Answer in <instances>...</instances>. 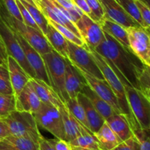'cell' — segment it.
Returning a JSON list of instances; mask_svg holds the SVG:
<instances>
[{
    "mask_svg": "<svg viewBox=\"0 0 150 150\" xmlns=\"http://www.w3.org/2000/svg\"><path fill=\"white\" fill-rule=\"evenodd\" d=\"M60 113L62 117L63 125H64V133H65V141L70 142L81 134L84 130H88L82 124H81L71 114L65 105H62L59 108ZM91 132V131H90ZM94 134V133H93Z\"/></svg>",
    "mask_w": 150,
    "mask_h": 150,
    "instance_id": "cell-19",
    "label": "cell"
},
{
    "mask_svg": "<svg viewBox=\"0 0 150 150\" xmlns=\"http://www.w3.org/2000/svg\"><path fill=\"white\" fill-rule=\"evenodd\" d=\"M94 135L98 142L99 149L101 150H112L121 143L119 138L105 122Z\"/></svg>",
    "mask_w": 150,
    "mask_h": 150,
    "instance_id": "cell-24",
    "label": "cell"
},
{
    "mask_svg": "<svg viewBox=\"0 0 150 150\" xmlns=\"http://www.w3.org/2000/svg\"><path fill=\"white\" fill-rule=\"evenodd\" d=\"M73 150H91V149H81V148H76V147H73ZM97 150H101V149H97Z\"/></svg>",
    "mask_w": 150,
    "mask_h": 150,
    "instance_id": "cell-47",
    "label": "cell"
},
{
    "mask_svg": "<svg viewBox=\"0 0 150 150\" xmlns=\"http://www.w3.org/2000/svg\"><path fill=\"white\" fill-rule=\"evenodd\" d=\"M15 110H16V96L0 94V119L7 117Z\"/></svg>",
    "mask_w": 150,
    "mask_h": 150,
    "instance_id": "cell-32",
    "label": "cell"
},
{
    "mask_svg": "<svg viewBox=\"0 0 150 150\" xmlns=\"http://www.w3.org/2000/svg\"><path fill=\"white\" fill-rule=\"evenodd\" d=\"M9 135H10V133L8 127L6 123L3 121L2 119H0V140H2Z\"/></svg>",
    "mask_w": 150,
    "mask_h": 150,
    "instance_id": "cell-45",
    "label": "cell"
},
{
    "mask_svg": "<svg viewBox=\"0 0 150 150\" xmlns=\"http://www.w3.org/2000/svg\"><path fill=\"white\" fill-rule=\"evenodd\" d=\"M69 143L72 147L91 150L100 149L95 135L87 130H83L81 134Z\"/></svg>",
    "mask_w": 150,
    "mask_h": 150,
    "instance_id": "cell-27",
    "label": "cell"
},
{
    "mask_svg": "<svg viewBox=\"0 0 150 150\" xmlns=\"http://www.w3.org/2000/svg\"><path fill=\"white\" fill-rule=\"evenodd\" d=\"M21 1H26V2L29 3V4H32V5H33V6H35V7H38V8L40 10L39 7H38V4H37L36 1H35V0H21Z\"/></svg>",
    "mask_w": 150,
    "mask_h": 150,
    "instance_id": "cell-46",
    "label": "cell"
},
{
    "mask_svg": "<svg viewBox=\"0 0 150 150\" xmlns=\"http://www.w3.org/2000/svg\"><path fill=\"white\" fill-rule=\"evenodd\" d=\"M89 51H90L92 58L94 59L96 64L99 67L101 73L103 76L104 79L106 81L111 89H112L113 92L115 94L117 100H118L119 105H120V109H121L122 114L127 119L133 133V131H135L137 129H139L140 127H139V124L135 119L128 105L124 84L120 80V79L117 77V76L113 71L112 69L107 64L102 56L100 55L95 50H89Z\"/></svg>",
    "mask_w": 150,
    "mask_h": 150,
    "instance_id": "cell-2",
    "label": "cell"
},
{
    "mask_svg": "<svg viewBox=\"0 0 150 150\" xmlns=\"http://www.w3.org/2000/svg\"><path fill=\"white\" fill-rule=\"evenodd\" d=\"M105 122L121 142L127 140L133 136L131 127L127 119L123 114L115 112L111 117L106 119Z\"/></svg>",
    "mask_w": 150,
    "mask_h": 150,
    "instance_id": "cell-21",
    "label": "cell"
},
{
    "mask_svg": "<svg viewBox=\"0 0 150 150\" xmlns=\"http://www.w3.org/2000/svg\"><path fill=\"white\" fill-rule=\"evenodd\" d=\"M99 24L104 32L108 34L124 46L129 47L128 35L126 28L106 17H104Z\"/></svg>",
    "mask_w": 150,
    "mask_h": 150,
    "instance_id": "cell-23",
    "label": "cell"
},
{
    "mask_svg": "<svg viewBox=\"0 0 150 150\" xmlns=\"http://www.w3.org/2000/svg\"><path fill=\"white\" fill-rule=\"evenodd\" d=\"M102 56L124 86L139 89V79L146 64L131 51L104 32L102 42L95 48Z\"/></svg>",
    "mask_w": 150,
    "mask_h": 150,
    "instance_id": "cell-1",
    "label": "cell"
},
{
    "mask_svg": "<svg viewBox=\"0 0 150 150\" xmlns=\"http://www.w3.org/2000/svg\"><path fill=\"white\" fill-rule=\"evenodd\" d=\"M42 58L48 75L50 86L53 88L64 104L69 99L64 86L65 59L63 58L54 50L42 55Z\"/></svg>",
    "mask_w": 150,
    "mask_h": 150,
    "instance_id": "cell-3",
    "label": "cell"
},
{
    "mask_svg": "<svg viewBox=\"0 0 150 150\" xmlns=\"http://www.w3.org/2000/svg\"><path fill=\"white\" fill-rule=\"evenodd\" d=\"M136 6L139 10L142 18L146 26V29H149L150 26V9L149 6L145 4L142 0H134Z\"/></svg>",
    "mask_w": 150,
    "mask_h": 150,
    "instance_id": "cell-38",
    "label": "cell"
},
{
    "mask_svg": "<svg viewBox=\"0 0 150 150\" xmlns=\"http://www.w3.org/2000/svg\"><path fill=\"white\" fill-rule=\"evenodd\" d=\"M67 45H68L67 59L73 65L98 79L104 80L103 76L98 64L92 58L89 50L70 41H67Z\"/></svg>",
    "mask_w": 150,
    "mask_h": 150,
    "instance_id": "cell-8",
    "label": "cell"
},
{
    "mask_svg": "<svg viewBox=\"0 0 150 150\" xmlns=\"http://www.w3.org/2000/svg\"><path fill=\"white\" fill-rule=\"evenodd\" d=\"M73 4L76 6H77L84 14L87 15L89 18H91L92 13H91V10L89 9V6H88L87 3H86V0H72Z\"/></svg>",
    "mask_w": 150,
    "mask_h": 150,
    "instance_id": "cell-42",
    "label": "cell"
},
{
    "mask_svg": "<svg viewBox=\"0 0 150 150\" xmlns=\"http://www.w3.org/2000/svg\"><path fill=\"white\" fill-rule=\"evenodd\" d=\"M2 2L5 7L6 10L10 13V16H13L17 20L23 22L22 16L21 15L20 10H19L16 0H2Z\"/></svg>",
    "mask_w": 150,
    "mask_h": 150,
    "instance_id": "cell-40",
    "label": "cell"
},
{
    "mask_svg": "<svg viewBox=\"0 0 150 150\" xmlns=\"http://www.w3.org/2000/svg\"><path fill=\"white\" fill-rule=\"evenodd\" d=\"M122 8L142 27L146 29L134 0H116Z\"/></svg>",
    "mask_w": 150,
    "mask_h": 150,
    "instance_id": "cell-30",
    "label": "cell"
},
{
    "mask_svg": "<svg viewBox=\"0 0 150 150\" xmlns=\"http://www.w3.org/2000/svg\"><path fill=\"white\" fill-rule=\"evenodd\" d=\"M0 94L14 95L7 67L0 64Z\"/></svg>",
    "mask_w": 150,
    "mask_h": 150,
    "instance_id": "cell-33",
    "label": "cell"
},
{
    "mask_svg": "<svg viewBox=\"0 0 150 150\" xmlns=\"http://www.w3.org/2000/svg\"><path fill=\"white\" fill-rule=\"evenodd\" d=\"M38 150H56L53 145L51 144L49 140L45 139L43 136L40 139L38 142Z\"/></svg>",
    "mask_w": 150,
    "mask_h": 150,
    "instance_id": "cell-44",
    "label": "cell"
},
{
    "mask_svg": "<svg viewBox=\"0 0 150 150\" xmlns=\"http://www.w3.org/2000/svg\"><path fill=\"white\" fill-rule=\"evenodd\" d=\"M35 1H36L37 4L38 5V7H39L40 10V0H35Z\"/></svg>",
    "mask_w": 150,
    "mask_h": 150,
    "instance_id": "cell-48",
    "label": "cell"
},
{
    "mask_svg": "<svg viewBox=\"0 0 150 150\" xmlns=\"http://www.w3.org/2000/svg\"><path fill=\"white\" fill-rule=\"evenodd\" d=\"M21 2L23 4V6L26 7V10L29 11V13L32 16V18L34 19L35 22L37 23L38 27L41 30V32L45 35L47 32V28H48V20H47L45 15L38 7H35V6L32 5V4H29V3L26 2L24 1H21Z\"/></svg>",
    "mask_w": 150,
    "mask_h": 150,
    "instance_id": "cell-29",
    "label": "cell"
},
{
    "mask_svg": "<svg viewBox=\"0 0 150 150\" xmlns=\"http://www.w3.org/2000/svg\"><path fill=\"white\" fill-rule=\"evenodd\" d=\"M40 10L47 18L65 26L75 35L81 38L75 23L72 22L56 5L54 0H40Z\"/></svg>",
    "mask_w": 150,
    "mask_h": 150,
    "instance_id": "cell-14",
    "label": "cell"
},
{
    "mask_svg": "<svg viewBox=\"0 0 150 150\" xmlns=\"http://www.w3.org/2000/svg\"><path fill=\"white\" fill-rule=\"evenodd\" d=\"M38 142L30 138L9 135L0 140V150H38Z\"/></svg>",
    "mask_w": 150,
    "mask_h": 150,
    "instance_id": "cell-22",
    "label": "cell"
},
{
    "mask_svg": "<svg viewBox=\"0 0 150 150\" xmlns=\"http://www.w3.org/2000/svg\"><path fill=\"white\" fill-rule=\"evenodd\" d=\"M89 50L95 49L103 40L104 32L98 23L83 13L75 23Z\"/></svg>",
    "mask_w": 150,
    "mask_h": 150,
    "instance_id": "cell-10",
    "label": "cell"
},
{
    "mask_svg": "<svg viewBox=\"0 0 150 150\" xmlns=\"http://www.w3.org/2000/svg\"><path fill=\"white\" fill-rule=\"evenodd\" d=\"M29 81L32 83L41 102L53 105L57 108H59L62 105H64L59 95L56 93L55 91L50 85L35 78H32Z\"/></svg>",
    "mask_w": 150,
    "mask_h": 150,
    "instance_id": "cell-18",
    "label": "cell"
},
{
    "mask_svg": "<svg viewBox=\"0 0 150 150\" xmlns=\"http://www.w3.org/2000/svg\"><path fill=\"white\" fill-rule=\"evenodd\" d=\"M112 150H140V144L133 135L132 137L119 144Z\"/></svg>",
    "mask_w": 150,
    "mask_h": 150,
    "instance_id": "cell-39",
    "label": "cell"
},
{
    "mask_svg": "<svg viewBox=\"0 0 150 150\" xmlns=\"http://www.w3.org/2000/svg\"><path fill=\"white\" fill-rule=\"evenodd\" d=\"M103 8L105 16L120 23L125 28L141 26L116 0H99Z\"/></svg>",
    "mask_w": 150,
    "mask_h": 150,
    "instance_id": "cell-13",
    "label": "cell"
},
{
    "mask_svg": "<svg viewBox=\"0 0 150 150\" xmlns=\"http://www.w3.org/2000/svg\"><path fill=\"white\" fill-rule=\"evenodd\" d=\"M33 115L38 127L51 133L56 139L65 140L62 117L59 108L41 102L40 106Z\"/></svg>",
    "mask_w": 150,
    "mask_h": 150,
    "instance_id": "cell-5",
    "label": "cell"
},
{
    "mask_svg": "<svg viewBox=\"0 0 150 150\" xmlns=\"http://www.w3.org/2000/svg\"><path fill=\"white\" fill-rule=\"evenodd\" d=\"M130 110L141 129H150V99L139 89L125 86Z\"/></svg>",
    "mask_w": 150,
    "mask_h": 150,
    "instance_id": "cell-6",
    "label": "cell"
},
{
    "mask_svg": "<svg viewBox=\"0 0 150 150\" xmlns=\"http://www.w3.org/2000/svg\"><path fill=\"white\" fill-rule=\"evenodd\" d=\"M88 6L91 10V18L99 23L105 16L103 8L99 0H86Z\"/></svg>",
    "mask_w": 150,
    "mask_h": 150,
    "instance_id": "cell-35",
    "label": "cell"
},
{
    "mask_svg": "<svg viewBox=\"0 0 150 150\" xmlns=\"http://www.w3.org/2000/svg\"><path fill=\"white\" fill-rule=\"evenodd\" d=\"M41 101L35 92L30 81L23 88L21 92L16 97V108L17 111L34 113L38 111Z\"/></svg>",
    "mask_w": 150,
    "mask_h": 150,
    "instance_id": "cell-17",
    "label": "cell"
},
{
    "mask_svg": "<svg viewBox=\"0 0 150 150\" xmlns=\"http://www.w3.org/2000/svg\"><path fill=\"white\" fill-rule=\"evenodd\" d=\"M65 106L70 111V114L81 123L86 128L89 130V124H88L87 120H86V114L83 111V107L81 106L79 102L76 98H69L67 102L64 103ZM91 131V130H90ZM92 132V131H91Z\"/></svg>",
    "mask_w": 150,
    "mask_h": 150,
    "instance_id": "cell-28",
    "label": "cell"
},
{
    "mask_svg": "<svg viewBox=\"0 0 150 150\" xmlns=\"http://www.w3.org/2000/svg\"><path fill=\"white\" fill-rule=\"evenodd\" d=\"M7 67L14 95L17 97L23 88L29 83L32 77L25 71L19 63L10 56L7 57Z\"/></svg>",
    "mask_w": 150,
    "mask_h": 150,
    "instance_id": "cell-16",
    "label": "cell"
},
{
    "mask_svg": "<svg viewBox=\"0 0 150 150\" xmlns=\"http://www.w3.org/2000/svg\"><path fill=\"white\" fill-rule=\"evenodd\" d=\"M150 66L146 65L139 79V90L150 99Z\"/></svg>",
    "mask_w": 150,
    "mask_h": 150,
    "instance_id": "cell-34",
    "label": "cell"
},
{
    "mask_svg": "<svg viewBox=\"0 0 150 150\" xmlns=\"http://www.w3.org/2000/svg\"><path fill=\"white\" fill-rule=\"evenodd\" d=\"M76 68L79 70L81 74L84 79L86 84L95 92L98 95H99L102 99H103L108 104H109L111 108L114 110V111L118 114H122L121 109L119 105L118 100L116 97L115 94L113 92L112 89L109 86L108 83L104 79H98L95 76H92L89 73L83 71L81 69L76 67Z\"/></svg>",
    "mask_w": 150,
    "mask_h": 150,
    "instance_id": "cell-11",
    "label": "cell"
},
{
    "mask_svg": "<svg viewBox=\"0 0 150 150\" xmlns=\"http://www.w3.org/2000/svg\"><path fill=\"white\" fill-rule=\"evenodd\" d=\"M1 119L7 125L12 136L30 138L37 142H39L42 137L39 127L32 113L15 110Z\"/></svg>",
    "mask_w": 150,
    "mask_h": 150,
    "instance_id": "cell-4",
    "label": "cell"
},
{
    "mask_svg": "<svg viewBox=\"0 0 150 150\" xmlns=\"http://www.w3.org/2000/svg\"><path fill=\"white\" fill-rule=\"evenodd\" d=\"M47 20H48V23H51V24L52 25V26H54L57 30H58L59 32L64 37V38H65L67 41H70V42H73V43L75 44H77V45H80V46L84 47V48H86V49L89 50V48H87V46L86 45V44H85L84 41L83 40V39H81V38L78 37L77 35H75V34L73 33V32H72L70 29H68L67 28H66L65 26H62V25L59 24V23L50 20V19L47 18Z\"/></svg>",
    "mask_w": 150,
    "mask_h": 150,
    "instance_id": "cell-31",
    "label": "cell"
},
{
    "mask_svg": "<svg viewBox=\"0 0 150 150\" xmlns=\"http://www.w3.org/2000/svg\"><path fill=\"white\" fill-rule=\"evenodd\" d=\"M7 57H8V54H7V50L4 46V42L0 38V64L1 65L7 67Z\"/></svg>",
    "mask_w": 150,
    "mask_h": 150,
    "instance_id": "cell-43",
    "label": "cell"
},
{
    "mask_svg": "<svg viewBox=\"0 0 150 150\" xmlns=\"http://www.w3.org/2000/svg\"><path fill=\"white\" fill-rule=\"evenodd\" d=\"M12 30L14 32L16 39H17L18 42H19L22 50H23L26 60L29 62V65L31 66L32 70L35 72V79H40V80L46 83L47 84L50 85V82L48 80L46 70H45V64H44L42 56L38 51H35L16 31L13 30V29H12Z\"/></svg>",
    "mask_w": 150,
    "mask_h": 150,
    "instance_id": "cell-12",
    "label": "cell"
},
{
    "mask_svg": "<svg viewBox=\"0 0 150 150\" xmlns=\"http://www.w3.org/2000/svg\"><path fill=\"white\" fill-rule=\"evenodd\" d=\"M0 38L4 42L8 56L14 58L31 77L35 79V72L26 60L23 50L16 39L14 32L4 21L1 16H0Z\"/></svg>",
    "mask_w": 150,
    "mask_h": 150,
    "instance_id": "cell-7",
    "label": "cell"
},
{
    "mask_svg": "<svg viewBox=\"0 0 150 150\" xmlns=\"http://www.w3.org/2000/svg\"><path fill=\"white\" fill-rule=\"evenodd\" d=\"M129 47L146 65L150 66V39L149 29L142 26L126 28Z\"/></svg>",
    "mask_w": 150,
    "mask_h": 150,
    "instance_id": "cell-9",
    "label": "cell"
},
{
    "mask_svg": "<svg viewBox=\"0 0 150 150\" xmlns=\"http://www.w3.org/2000/svg\"><path fill=\"white\" fill-rule=\"evenodd\" d=\"M56 150H73V147L68 142L62 139H52L49 140Z\"/></svg>",
    "mask_w": 150,
    "mask_h": 150,
    "instance_id": "cell-41",
    "label": "cell"
},
{
    "mask_svg": "<svg viewBox=\"0 0 150 150\" xmlns=\"http://www.w3.org/2000/svg\"><path fill=\"white\" fill-rule=\"evenodd\" d=\"M150 129H137L133 131V135L140 144V150H150Z\"/></svg>",
    "mask_w": 150,
    "mask_h": 150,
    "instance_id": "cell-36",
    "label": "cell"
},
{
    "mask_svg": "<svg viewBox=\"0 0 150 150\" xmlns=\"http://www.w3.org/2000/svg\"><path fill=\"white\" fill-rule=\"evenodd\" d=\"M77 100L83 107L89 124V130L92 131V133H95L105 122V120L95 109L93 105L91 103L90 100L82 92L79 93V95H77Z\"/></svg>",
    "mask_w": 150,
    "mask_h": 150,
    "instance_id": "cell-20",
    "label": "cell"
},
{
    "mask_svg": "<svg viewBox=\"0 0 150 150\" xmlns=\"http://www.w3.org/2000/svg\"><path fill=\"white\" fill-rule=\"evenodd\" d=\"M81 92L83 93L87 97L88 99L90 100L91 103L93 105L95 109L105 120L115 113L111 105L107 103L99 95H97L87 84L83 86Z\"/></svg>",
    "mask_w": 150,
    "mask_h": 150,
    "instance_id": "cell-26",
    "label": "cell"
},
{
    "mask_svg": "<svg viewBox=\"0 0 150 150\" xmlns=\"http://www.w3.org/2000/svg\"><path fill=\"white\" fill-rule=\"evenodd\" d=\"M45 36L53 49L57 51L64 59H67L68 57L67 40L58 30H57L49 23Z\"/></svg>",
    "mask_w": 150,
    "mask_h": 150,
    "instance_id": "cell-25",
    "label": "cell"
},
{
    "mask_svg": "<svg viewBox=\"0 0 150 150\" xmlns=\"http://www.w3.org/2000/svg\"><path fill=\"white\" fill-rule=\"evenodd\" d=\"M64 86L69 98H76L86 84L84 79L76 67L65 59Z\"/></svg>",
    "mask_w": 150,
    "mask_h": 150,
    "instance_id": "cell-15",
    "label": "cell"
},
{
    "mask_svg": "<svg viewBox=\"0 0 150 150\" xmlns=\"http://www.w3.org/2000/svg\"><path fill=\"white\" fill-rule=\"evenodd\" d=\"M16 3L18 4V7L19 10H20L21 15L22 16V19H23V23H24L26 26H31L32 28H35V29H38V30H40V28L38 27V26L37 25V23H35L34 19L32 18V16L30 15V13H29L27 10H26V7L23 6V4L21 2L20 0H16ZM41 31V30H40Z\"/></svg>",
    "mask_w": 150,
    "mask_h": 150,
    "instance_id": "cell-37",
    "label": "cell"
}]
</instances>
